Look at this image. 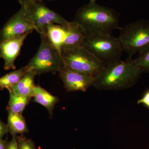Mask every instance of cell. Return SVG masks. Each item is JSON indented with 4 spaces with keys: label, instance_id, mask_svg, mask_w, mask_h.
<instances>
[{
    "label": "cell",
    "instance_id": "12",
    "mask_svg": "<svg viewBox=\"0 0 149 149\" xmlns=\"http://www.w3.org/2000/svg\"><path fill=\"white\" fill-rule=\"evenodd\" d=\"M67 33V27L55 24H49L46 35L51 45L61 54V48ZM62 55V54H61Z\"/></svg>",
    "mask_w": 149,
    "mask_h": 149
},
{
    "label": "cell",
    "instance_id": "15",
    "mask_svg": "<svg viewBox=\"0 0 149 149\" xmlns=\"http://www.w3.org/2000/svg\"><path fill=\"white\" fill-rule=\"evenodd\" d=\"M8 133L13 136L28 132L26 120L22 114L8 112L7 124Z\"/></svg>",
    "mask_w": 149,
    "mask_h": 149
},
{
    "label": "cell",
    "instance_id": "4",
    "mask_svg": "<svg viewBox=\"0 0 149 149\" xmlns=\"http://www.w3.org/2000/svg\"><path fill=\"white\" fill-rule=\"evenodd\" d=\"M40 36L39 49L25 66L27 72H33L37 75L59 72L64 66L62 55L51 45L46 35Z\"/></svg>",
    "mask_w": 149,
    "mask_h": 149
},
{
    "label": "cell",
    "instance_id": "19",
    "mask_svg": "<svg viewBox=\"0 0 149 149\" xmlns=\"http://www.w3.org/2000/svg\"><path fill=\"white\" fill-rule=\"evenodd\" d=\"M19 149H37L34 142L21 135L17 136Z\"/></svg>",
    "mask_w": 149,
    "mask_h": 149
},
{
    "label": "cell",
    "instance_id": "1",
    "mask_svg": "<svg viewBox=\"0 0 149 149\" xmlns=\"http://www.w3.org/2000/svg\"><path fill=\"white\" fill-rule=\"evenodd\" d=\"M142 72L135 60L128 57L105 66L94 77L93 86L99 91L126 90L136 84Z\"/></svg>",
    "mask_w": 149,
    "mask_h": 149
},
{
    "label": "cell",
    "instance_id": "3",
    "mask_svg": "<svg viewBox=\"0 0 149 149\" xmlns=\"http://www.w3.org/2000/svg\"><path fill=\"white\" fill-rule=\"evenodd\" d=\"M82 46L105 66L121 60L123 51L118 37L111 34L86 35Z\"/></svg>",
    "mask_w": 149,
    "mask_h": 149
},
{
    "label": "cell",
    "instance_id": "23",
    "mask_svg": "<svg viewBox=\"0 0 149 149\" xmlns=\"http://www.w3.org/2000/svg\"><path fill=\"white\" fill-rule=\"evenodd\" d=\"M8 143L6 141L0 140V149H6Z\"/></svg>",
    "mask_w": 149,
    "mask_h": 149
},
{
    "label": "cell",
    "instance_id": "22",
    "mask_svg": "<svg viewBox=\"0 0 149 149\" xmlns=\"http://www.w3.org/2000/svg\"><path fill=\"white\" fill-rule=\"evenodd\" d=\"M8 133L7 124L0 119V140H2L4 136Z\"/></svg>",
    "mask_w": 149,
    "mask_h": 149
},
{
    "label": "cell",
    "instance_id": "25",
    "mask_svg": "<svg viewBox=\"0 0 149 149\" xmlns=\"http://www.w3.org/2000/svg\"><path fill=\"white\" fill-rule=\"evenodd\" d=\"M33 1H37V2H40L42 1H45V0H33ZM48 1H49V0H48Z\"/></svg>",
    "mask_w": 149,
    "mask_h": 149
},
{
    "label": "cell",
    "instance_id": "17",
    "mask_svg": "<svg viewBox=\"0 0 149 149\" xmlns=\"http://www.w3.org/2000/svg\"><path fill=\"white\" fill-rule=\"evenodd\" d=\"M26 66L14 70L0 77V85L9 90L19 82L27 73Z\"/></svg>",
    "mask_w": 149,
    "mask_h": 149
},
{
    "label": "cell",
    "instance_id": "6",
    "mask_svg": "<svg viewBox=\"0 0 149 149\" xmlns=\"http://www.w3.org/2000/svg\"><path fill=\"white\" fill-rule=\"evenodd\" d=\"M25 16L37 28L40 35H46L47 26L50 24L68 27V22L58 13L40 2L33 0H18Z\"/></svg>",
    "mask_w": 149,
    "mask_h": 149
},
{
    "label": "cell",
    "instance_id": "7",
    "mask_svg": "<svg viewBox=\"0 0 149 149\" xmlns=\"http://www.w3.org/2000/svg\"><path fill=\"white\" fill-rule=\"evenodd\" d=\"M64 65L70 69L95 77L105 65L83 46L61 51Z\"/></svg>",
    "mask_w": 149,
    "mask_h": 149
},
{
    "label": "cell",
    "instance_id": "13",
    "mask_svg": "<svg viewBox=\"0 0 149 149\" xmlns=\"http://www.w3.org/2000/svg\"><path fill=\"white\" fill-rule=\"evenodd\" d=\"M35 72H28L24 77L11 89L8 90L19 95L33 97L35 84Z\"/></svg>",
    "mask_w": 149,
    "mask_h": 149
},
{
    "label": "cell",
    "instance_id": "11",
    "mask_svg": "<svg viewBox=\"0 0 149 149\" xmlns=\"http://www.w3.org/2000/svg\"><path fill=\"white\" fill-rule=\"evenodd\" d=\"M85 36L80 27L74 22H71L69 26L67 27L66 37L63 44L61 51L82 46Z\"/></svg>",
    "mask_w": 149,
    "mask_h": 149
},
{
    "label": "cell",
    "instance_id": "5",
    "mask_svg": "<svg viewBox=\"0 0 149 149\" xmlns=\"http://www.w3.org/2000/svg\"><path fill=\"white\" fill-rule=\"evenodd\" d=\"M119 29L118 38L128 57L132 58L149 46V21L133 22Z\"/></svg>",
    "mask_w": 149,
    "mask_h": 149
},
{
    "label": "cell",
    "instance_id": "8",
    "mask_svg": "<svg viewBox=\"0 0 149 149\" xmlns=\"http://www.w3.org/2000/svg\"><path fill=\"white\" fill-rule=\"evenodd\" d=\"M34 31L37 32V28L27 19L20 8L0 30V43Z\"/></svg>",
    "mask_w": 149,
    "mask_h": 149
},
{
    "label": "cell",
    "instance_id": "26",
    "mask_svg": "<svg viewBox=\"0 0 149 149\" xmlns=\"http://www.w3.org/2000/svg\"><path fill=\"white\" fill-rule=\"evenodd\" d=\"M3 88H2L1 86L0 85V90H3Z\"/></svg>",
    "mask_w": 149,
    "mask_h": 149
},
{
    "label": "cell",
    "instance_id": "20",
    "mask_svg": "<svg viewBox=\"0 0 149 149\" xmlns=\"http://www.w3.org/2000/svg\"><path fill=\"white\" fill-rule=\"evenodd\" d=\"M138 104H142L143 105L149 109V90L144 93L141 99L137 102Z\"/></svg>",
    "mask_w": 149,
    "mask_h": 149
},
{
    "label": "cell",
    "instance_id": "18",
    "mask_svg": "<svg viewBox=\"0 0 149 149\" xmlns=\"http://www.w3.org/2000/svg\"><path fill=\"white\" fill-rule=\"evenodd\" d=\"M134 60L143 72H149V46L140 52Z\"/></svg>",
    "mask_w": 149,
    "mask_h": 149
},
{
    "label": "cell",
    "instance_id": "9",
    "mask_svg": "<svg viewBox=\"0 0 149 149\" xmlns=\"http://www.w3.org/2000/svg\"><path fill=\"white\" fill-rule=\"evenodd\" d=\"M59 75L65 90L68 92H86L88 88L93 86V76L73 70L65 65L59 72Z\"/></svg>",
    "mask_w": 149,
    "mask_h": 149
},
{
    "label": "cell",
    "instance_id": "24",
    "mask_svg": "<svg viewBox=\"0 0 149 149\" xmlns=\"http://www.w3.org/2000/svg\"><path fill=\"white\" fill-rule=\"evenodd\" d=\"M95 1L96 0H90V3H95Z\"/></svg>",
    "mask_w": 149,
    "mask_h": 149
},
{
    "label": "cell",
    "instance_id": "21",
    "mask_svg": "<svg viewBox=\"0 0 149 149\" xmlns=\"http://www.w3.org/2000/svg\"><path fill=\"white\" fill-rule=\"evenodd\" d=\"M6 149H19L17 136H13L10 142L8 143Z\"/></svg>",
    "mask_w": 149,
    "mask_h": 149
},
{
    "label": "cell",
    "instance_id": "2",
    "mask_svg": "<svg viewBox=\"0 0 149 149\" xmlns=\"http://www.w3.org/2000/svg\"><path fill=\"white\" fill-rule=\"evenodd\" d=\"M73 22L86 35L111 34L119 29V19L113 10L95 3L80 8Z\"/></svg>",
    "mask_w": 149,
    "mask_h": 149
},
{
    "label": "cell",
    "instance_id": "16",
    "mask_svg": "<svg viewBox=\"0 0 149 149\" xmlns=\"http://www.w3.org/2000/svg\"><path fill=\"white\" fill-rule=\"evenodd\" d=\"M10 98L8 107V112L22 114L32 97L19 95L9 91Z\"/></svg>",
    "mask_w": 149,
    "mask_h": 149
},
{
    "label": "cell",
    "instance_id": "10",
    "mask_svg": "<svg viewBox=\"0 0 149 149\" xmlns=\"http://www.w3.org/2000/svg\"><path fill=\"white\" fill-rule=\"evenodd\" d=\"M30 33L27 32L0 43V57L4 61V68L5 70L16 69L15 61L20 54L24 40Z\"/></svg>",
    "mask_w": 149,
    "mask_h": 149
},
{
    "label": "cell",
    "instance_id": "14",
    "mask_svg": "<svg viewBox=\"0 0 149 149\" xmlns=\"http://www.w3.org/2000/svg\"><path fill=\"white\" fill-rule=\"evenodd\" d=\"M33 97L34 102L40 104L47 109L52 117L54 108L59 101V99L57 97L51 95L39 85L35 86Z\"/></svg>",
    "mask_w": 149,
    "mask_h": 149
}]
</instances>
